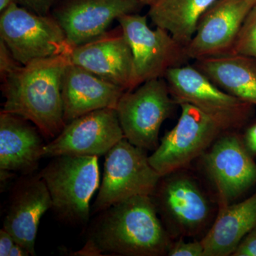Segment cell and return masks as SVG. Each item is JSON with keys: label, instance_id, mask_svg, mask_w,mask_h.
<instances>
[{"label": "cell", "instance_id": "3", "mask_svg": "<svg viewBox=\"0 0 256 256\" xmlns=\"http://www.w3.org/2000/svg\"><path fill=\"white\" fill-rule=\"evenodd\" d=\"M98 158L55 156L38 173L50 192L52 208L66 223L85 226L88 222L90 200L100 183Z\"/></svg>", "mask_w": 256, "mask_h": 256}, {"label": "cell", "instance_id": "29", "mask_svg": "<svg viewBox=\"0 0 256 256\" xmlns=\"http://www.w3.org/2000/svg\"><path fill=\"white\" fill-rule=\"evenodd\" d=\"M30 255V252L20 244L15 242L10 250L9 256H26Z\"/></svg>", "mask_w": 256, "mask_h": 256}, {"label": "cell", "instance_id": "16", "mask_svg": "<svg viewBox=\"0 0 256 256\" xmlns=\"http://www.w3.org/2000/svg\"><path fill=\"white\" fill-rule=\"evenodd\" d=\"M52 208V198L43 178L38 174L28 175L18 181L13 190L3 228L30 255L35 256L40 220Z\"/></svg>", "mask_w": 256, "mask_h": 256}, {"label": "cell", "instance_id": "13", "mask_svg": "<svg viewBox=\"0 0 256 256\" xmlns=\"http://www.w3.org/2000/svg\"><path fill=\"white\" fill-rule=\"evenodd\" d=\"M255 4L250 0H216L202 15L185 46L190 60L233 54L240 28Z\"/></svg>", "mask_w": 256, "mask_h": 256}, {"label": "cell", "instance_id": "32", "mask_svg": "<svg viewBox=\"0 0 256 256\" xmlns=\"http://www.w3.org/2000/svg\"><path fill=\"white\" fill-rule=\"evenodd\" d=\"M250 1L252 2L256 3V0H250Z\"/></svg>", "mask_w": 256, "mask_h": 256}, {"label": "cell", "instance_id": "2", "mask_svg": "<svg viewBox=\"0 0 256 256\" xmlns=\"http://www.w3.org/2000/svg\"><path fill=\"white\" fill-rule=\"evenodd\" d=\"M68 54L20 66L2 79L1 111L28 120L48 139L58 136L66 126L62 85Z\"/></svg>", "mask_w": 256, "mask_h": 256}, {"label": "cell", "instance_id": "28", "mask_svg": "<svg viewBox=\"0 0 256 256\" xmlns=\"http://www.w3.org/2000/svg\"><path fill=\"white\" fill-rule=\"evenodd\" d=\"M244 146L250 154H256V122L250 126L244 134Z\"/></svg>", "mask_w": 256, "mask_h": 256}, {"label": "cell", "instance_id": "14", "mask_svg": "<svg viewBox=\"0 0 256 256\" xmlns=\"http://www.w3.org/2000/svg\"><path fill=\"white\" fill-rule=\"evenodd\" d=\"M142 6L138 0H64L53 16L74 48L104 34L114 20Z\"/></svg>", "mask_w": 256, "mask_h": 256}, {"label": "cell", "instance_id": "5", "mask_svg": "<svg viewBox=\"0 0 256 256\" xmlns=\"http://www.w3.org/2000/svg\"><path fill=\"white\" fill-rule=\"evenodd\" d=\"M146 151L124 138L106 154L94 213L132 197L153 194L162 176L150 164Z\"/></svg>", "mask_w": 256, "mask_h": 256}, {"label": "cell", "instance_id": "31", "mask_svg": "<svg viewBox=\"0 0 256 256\" xmlns=\"http://www.w3.org/2000/svg\"><path fill=\"white\" fill-rule=\"evenodd\" d=\"M143 5V6H150V5L152 4L156 0H138Z\"/></svg>", "mask_w": 256, "mask_h": 256}, {"label": "cell", "instance_id": "15", "mask_svg": "<svg viewBox=\"0 0 256 256\" xmlns=\"http://www.w3.org/2000/svg\"><path fill=\"white\" fill-rule=\"evenodd\" d=\"M70 63L95 74L124 90L134 88L132 50L120 26L92 41L74 47L68 54Z\"/></svg>", "mask_w": 256, "mask_h": 256}, {"label": "cell", "instance_id": "12", "mask_svg": "<svg viewBox=\"0 0 256 256\" xmlns=\"http://www.w3.org/2000/svg\"><path fill=\"white\" fill-rule=\"evenodd\" d=\"M164 176L151 196L158 212L178 234L198 233L208 222L212 212L206 194L188 175L173 172Z\"/></svg>", "mask_w": 256, "mask_h": 256}, {"label": "cell", "instance_id": "19", "mask_svg": "<svg viewBox=\"0 0 256 256\" xmlns=\"http://www.w3.org/2000/svg\"><path fill=\"white\" fill-rule=\"evenodd\" d=\"M255 227L256 193L240 203L220 208L214 224L202 240L204 256L232 255Z\"/></svg>", "mask_w": 256, "mask_h": 256}, {"label": "cell", "instance_id": "1", "mask_svg": "<svg viewBox=\"0 0 256 256\" xmlns=\"http://www.w3.org/2000/svg\"><path fill=\"white\" fill-rule=\"evenodd\" d=\"M78 256H159L168 254L169 234L151 196H137L100 212Z\"/></svg>", "mask_w": 256, "mask_h": 256}, {"label": "cell", "instance_id": "23", "mask_svg": "<svg viewBox=\"0 0 256 256\" xmlns=\"http://www.w3.org/2000/svg\"><path fill=\"white\" fill-rule=\"evenodd\" d=\"M170 256H204V249L202 242H184L180 239L172 244L168 254Z\"/></svg>", "mask_w": 256, "mask_h": 256}, {"label": "cell", "instance_id": "20", "mask_svg": "<svg viewBox=\"0 0 256 256\" xmlns=\"http://www.w3.org/2000/svg\"><path fill=\"white\" fill-rule=\"evenodd\" d=\"M194 66L212 82L250 105L256 106V60L236 54L196 60Z\"/></svg>", "mask_w": 256, "mask_h": 256}, {"label": "cell", "instance_id": "11", "mask_svg": "<svg viewBox=\"0 0 256 256\" xmlns=\"http://www.w3.org/2000/svg\"><path fill=\"white\" fill-rule=\"evenodd\" d=\"M225 133L204 153V160L220 208L230 204L256 183V164L242 140L234 132Z\"/></svg>", "mask_w": 256, "mask_h": 256}, {"label": "cell", "instance_id": "8", "mask_svg": "<svg viewBox=\"0 0 256 256\" xmlns=\"http://www.w3.org/2000/svg\"><path fill=\"white\" fill-rule=\"evenodd\" d=\"M176 105L164 78L152 79L124 92L116 108L124 138L146 150H154L162 124Z\"/></svg>", "mask_w": 256, "mask_h": 256}, {"label": "cell", "instance_id": "22", "mask_svg": "<svg viewBox=\"0 0 256 256\" xmlns=\"http://www.w3.org/2000/svg\"><path fill=\"white\" fill-rule=\"evenodd\" d=\"M233 54L256 60V3L244 20L234 44Z\"/></svg>", "mask_w": 256, "mask_h": 256}, {"label": "cell", "instance_id": "27", "mask_svg": "<svg viewBox=\"0 0 256 256\" xmlns=\"http://www.w3.org/2000/svg\"><path fill=\"white\" fill-rule=\"evenodd\" d=\"M12 236L2 228L0 230V256H9L12 248L15 244Z\"/></svg>", "mask_w": 256, "mask_h": 256}, {"label": "cell", "instance_id": "4", "mask_svg": "<svg viewBox=\"0 0 256 256\" xmlns=\"http://www.w3.org/2000/svg\"><path fill=\"white\" fill-rule=\"evenodd\" d=\"M178 105L188 104L206 114L225 132H234L246 122L252 105L222 90L193 65L170 69L164 78Z\"/></svg>", "mask_w": 256, "mask_h": 256}, {"label": "cell", "instance_id": "18", "mask_svg": "<svg viewBox=\"0 0 256 256\" xmlns=\"http://www.w3.org/2000/svg\"><path fill=\"white\" fill-rule=\"evenodd\" d=\"M16 114H0V172L28 175L38 168L46 144L42 133Z\"/></svg>", "mask_w": 256, "mask_h": 256}, {"label": "cell", "instance_id": "17", "mask_svg": "<svg viewBox=\"0 0 256 256\" xmlns=\"http://www.w3.org/2000/svg\"><path fill=\"white\" fill-rule=\"evenodd\" d=\"M124 90L78 66L69 63L62 78L66 124L100 109H116Z\"/></svg>", "mask_w": 256, "mask_h": 256}, {"label": "cell", "instance_id": "26", "mask_svg": "<svg viewBox=\"0 0 256 256\" xmlns=\"http://www.w3.org/2000/svg\"><path fill=\"white\" fill-rule=\"evenodd\" d=\"M232 256H256V227L242 238Z\"/></svg>", "mask_w": 256, "mask_h": 256}, {"label": "cell", "instance_id": "6", "mask_svg": "<svg viewBox=\"0 0 256 256\" xmlns=\"http://www.w3.org/2000/svg\"><path fill=\"white\" fill-rule=\"evenodd\" d=\"M0 38L16 62L26 65L72 50L53 15H40L13 3L0 16Z\"/></svg>", "mask_w": 256, "mask_h": 256}, {"label": "cell", "instance_id": "25", "mask_svg": "<svg viewBox=\"0 0 256 256\" xmlns=\"http://www.w3.org/2000/svg\"><path fill=\"white\" fill-rule=\"evenodd\" d=\"M15 2L32 12L48 15L56 0H14Z\"/></svg>", "mask_w": 256, "mask_h": 256}, {"label": "cell", "instance_id": "24", "mask_svg": "<svg viewBox=\"0 0 256 256\" xmlns=\"http://www.w3.org/2000/svg\"><path fill=\"white\" fill-rule=\"evenodd\" d=\"M22 64L18 63L9 48L0 38V75L3 79L18 69Z\"/></svg>", "mask_w": 256, "mask_h": 256}, {"label": "cell", "instance_id": "9", "mask_svg": "<svg viewBox=\"0 0 256 256\" xmlns=\"http://www.w3.org/2000/svg\"><path fill=\"white\" fill-rule=\"evenodd\" d=\"M178 124L168 131L149 156L161 176L178 172L204 154L223 132L214 121L188 104H182Z\"/></svg>", "mask_w": 256, "mask_h": 256}, {"label": "cell", "instance_id": "21", "mask_svg": "<svg viewBox=\"0 0 256 256\" xmlns=\"http://www.w3.org/2000/svg\"><path fill=\"white\" fill-rule=\"evenodd\" d=\"M216 0H156L148 16L183 46L191 41L202 15Z\"/></svg>", "mask_w": 256, "mask_h": 256}, {"label": "cell", "instance_id": "7", "mask_svg": "<svg viewBox=\"0 0 256 256\" xmlns=\"http://www.w3.org/2000/svg\"><path fill=\"white\" fill-rule=\"evenodd\" d=\"M118 21L132 50L134 88L148 80L164 78L170 69L188 64L185 46L164 28H150L146 16L133 13Z\"/></svg>", "mask_w": 256, "mask_h": 256}, {"label": "cell", "instance_id": "10", "mask_svg": "<svg viewBox=\"0 0 256 256\" xmlns=\"http://www.w3.org/2000/svg\"><path fill=\"white\" fill-rule=\"evenodd\" d=\"M124 138L116 109H100L66 124L60 134L45 146L43 158L100 156L107 154Z\"/></svg>", "mask_w": 256, "mask_h": 256}, {"label": "cell", "instance_id": "30", "mask_svg": "<svg viewBox=\"0 0 256 256\" xmlns=\"http://www.w3.org/2000/svg\"><path fill=\"white\" fill-rule=\"evenodd\" d=\"M14 2V0H0V12H3L8 10Z\"/></svg>", "mask_w": 256, "mask_h": 256}]
</instances>
